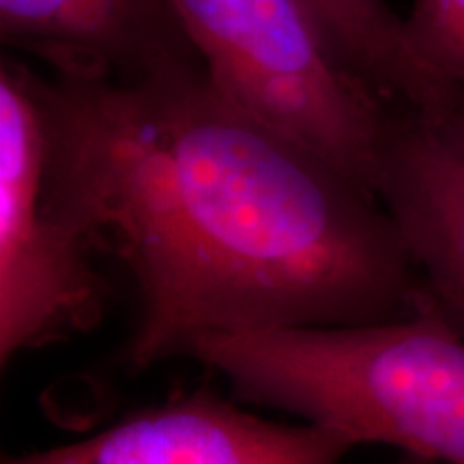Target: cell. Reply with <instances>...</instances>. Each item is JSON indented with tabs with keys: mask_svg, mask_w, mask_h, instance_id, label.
I'll return each mask as SVG.
<instances>
[{
	"mask_svg": "<svg viewBox=\"0 0 464 464\" xmlns=\"http://www.w3.org/2000/svg\"><path fill=\"white\" fill-rule=\"evenodd\" d=\"M396 464H439L434 460H428V458H420V456H411V454H404L402 458Z\"/></svg>",
	"mask_w": 464,
	"mask_h": 464,
	"instance_id": "10",
	"label": "cell"
},
{
	"mask_svg": "<svg viewBox=\"0 0 464 464\" xmlns=\"http://www.w3.org/2000/svg\"><path fill=\"white\" fill-rule=\"evenodd\" d=\"M376 196L428 297L464 335V97L437 110H396Z\"/></svg>",
	"mask_w": 464,
	"mask_h": 464,
	"instance_id": "6",
	"label": "cell"
},
{
	"mask_svg": "<svg viewBox=\"0 0 464 464\" xmlns=\"http://www.w3.org/2000/svg\"><path fill=\"white\" fill-rule=\"evenodd\" d=\"M0 37L67 78L200 61L168 0H0Z\"/></svg>",
	"mask_w": 464,
	"mask_h": 464,
	"instance_id": "7",
	"label": "cell"
},
{
	"mask_svg": "<svg viewBox=\"0 0 464 464\" xmlns=\"http://www.w3.org/2000/svg\"><path fill=\"white\" fill-rule=\"evenodd\" d=\"M355 445L314 423L269 421L200 390L116 421L89 439L3 464H340Z\"/></svg>",
	"mask_w": 464,
	"mask_h": 464,
	"instance_id": "5",
	"label": "cell"
},
{
	"mask_svg": "<svg viewBox=\"0 0 464 464\" xmlns=\"http://www.w3.org/2000/svg\"><path fill=\"white\" fill-rule=\"evenodd\" d=\"M417 61L454 95H464V0H413L404 17Z\"/></svg>",
	"mask_w": 464,
	"mask_h": 464,
	"instance_id": "9",
	"label": "cell"
},
{
	"mask_svg": "<svg viewBox=\"0 0 464 464\" xmlns=\"http://www.w3.org/2000/svg\"><path fill=\"white\" fill-rule=\"evenodd\" d=\"M188 357L216 370L243 402L353 445L464 464V335L432 299L385 323L205 335Z\"/></svg>",
	"mask_w": 464,
	"mask_h": 464,
	"instance_id": "2",
	"label": "cell"
},
{
	"mask_svg": "<svg viewBox=\"0 0 464 464\" xmlns=\"http://www.w3.org/2000/svg\"><path fill=\"white\" fill-rule=\"evenodd\" d=\"M44 97L52 188L136 288L131 370L205 335L385 323L430 301L381 200L243 112L200 61L52 73Z\"/></svg>",
	"mask_w": 464,
	"mask_h": 464,
	"instance_id": "1",
	"label": "cell"
},
{
	"mask_svg": "<svg viewBox=\"0 0 464 464\" xmlns=\"http://www.w3.org/2000/svg\"><path fill=\"white\" fill-rule=\"evenodd\" d=\"M168 3L224 97L376 196L398 106L346 67L304 0Z\"/></svg>",
	"mask_w": 464,
	"mask_h": 464,
	"instance_id": "3",
	"label": "cell"
},
{
	"mask_svg": "<svg viewBox=\"0 0 464 464\" xmlns=\"http://www.w3.org/2000/svg\"><path fill=\"white\" fill-rule=\"evenodd\" d=\"M50 181L44 75L0 61V362L95 329L110 286Z\"/></svg>",
	"mask_w": 464,
	"mask_h": 464,
	"instance_id": "4",
	"label": "cell"
},
{
	"mask_svg": "<svg viewBox=\"0 0 464 464\" xmlns=\"http://www.w3.org/2000/svg\"><path fill=\"white\" fill-rule=\"evenodd\" d=\"M353 73L400 108L437 110L458 95L417 61L404 17L387 0H304Z\"/></svg>",
	"mask_w": 464,
	"mask_h": 464,
	"instance_id": "8",
	"label": "cell"
}]
</instances>
